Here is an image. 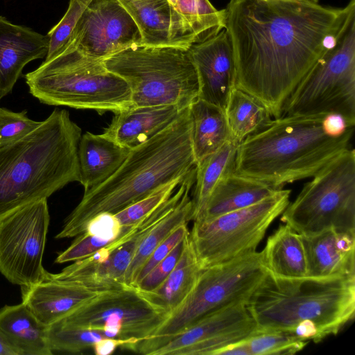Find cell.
Instances as JSON below:
<instances>
[{"label": "cell", "instance_id": "obj_1", "mask_svg": "<svg viewBox=\"0 0 355 355\" xmlns=\"http://www.w3.org/2000/svg\"><path fill=\"white\" fill-rule=\"evenodd\" d=\"M355 0L344 8L297 0H230L225 30L235 87L279 118L287 99L331 42Z\"/></svg>", "mask_w": 355, "mask_h": 355}, {"label": "cell", "instance_id": "obj_2", "mask_svg": "<svg viewBox=\"0 0 355 355\" xmlns=\"http://www.w3.org/2000/svg\"><path fill=\"white\" fill-rule=\"evenodd\" d=\"M191 135L188 107L166 129L131 149L109 178L84 192L55 238L77 236L95 216L115 214L157 189L182 180L196 166Z\"/></svg>", "mask_w": 355, "mask_h": 355}, {"label": "cell", "instance_id": "obj_3", "mask_svg": "<svg viewBox=\"0 0 355 355\" xmlns=\"http://www.w3.org/2000/svg\"><path fill=\"white\" fill-rule=\"evenodd\" d=\"M81 136L69 112L55 109L26 135L0 145V221L80 181Z\"/></svg>", "mask_w": 355, "mask_h": 355}, {"label": "cell", "instance_id": "obj_4", "mask_svg": "<svg viewBox=\"0 0 355 355\" xmlns=\"http://www.w3.org/2000/svg\"><path fill=\"white\" fill-rule=\"evenodd\" d=\"M324 116H281L245 138L237 146L235 172L280 189L312 178L350 148L354 126L338 137L327 135Z\"/></svg>", "mask_w": 355, "mask_h": 355}, {"label": "cell", "instance_id": "obj_5", "mask_svg": "<svg viewBox=\"0 0 355 355\" xmlns=\"http://www.w3.org/2000/svg\"><path fill=\"white\" fill-rule=\"evenodd\" d=\"M245 305L257 331L293 332L299 322L310 320L320 342L354 319L355 275L283 278L267 272Z\"/></svg>", "mask_w": 355, "mask_h": 355}, {"label": "cell", "instance_id": "obj_6", "mask_svg": "<svg viewBox=\"0 0 355 355\" xmlns=\"http://www.w3.org/2000/svg\"><path fill=\"white\" fill-rule=\"evenodd\" d=\"M29 92L42 103L92 110L100 114L132 107L126 82L103 61L64 49L24 76Z\"/></svg>", "mask_w": 355, "mask_h": 355}, {"label": "cell", "instance_id": "obj_7", "mask_svg": "<svg viewBox=\"0 0 355 355\" xmlns=\"http://www.w3.org/2000/svg\"><path fill=\"white\" fill-rule=\"evenodd\" d=\"M103 64L128 84L132 107L175 105L185 109L198 98V78L188 49L137 45Z\"/></svg>", "mask_w": 355, "mask_h": 355}, {"label": "cell", "instance_id": "obj_8", "mask_svg": "<svg viewBox=\"0 0 355 355\" xmlns=\"http://www.w3.org/2000/svg\"><path fill=\"white\" fill-rule=\"evenodd\" d=\"M343 116L355 126V4L287 99L282 116Z\"/></svg>", "mask_w": 355, "mask_h": 355}, {"label": "cell", "instance_id": "obj_9", "mask_svg": "<svg viewBox=\"0 0 355 355\" xmlns=\"http://www.w3.org/2000/svg\"><path fill=\"white\" fill-rule=\"evenodd\" d=\"M266 273L261 252L257 250L202 269L185 302L152 336L135 343L130 349L152 355L171 338L208 313L234 303L246 304Z\"/></svg>", "mask_w": 355, "mask_h": 355}, {"label": "cell", "instance_id": "obj_10", "mask_svg": "<svg viewBox=\"0 0 355 355\" xmlns=\"http://www.w3.org/2000/svg\"><path fill=\"white\" fill-rule=\"evenodd\" d=\"M280 220L300 234L327 229L355 234V150L349 148L307 182Z\"/></svg>", "mask_w": 355, "mask_h": 355}, {"label": "cell", "instance_id": "obj_11", "mask_svg": "<svg viewBox=\"0 0 355 355\" xmlns=\"http://www.w3.org/2000/svg\"><path fill=\"white\" fill-rule=\"evenodd\" d=\"M290 189L251 206L193 222L189 232L198 262L202 269L255 251L272 222L290 202Z\"/></svg>", "mask_w": 355, "mask_h": 355}, {"label": "cell", "instance_id": "obj_12", "mask_svg": "<svg viewBox=\"0 0 355 355\" xmlns=\"http://www.w3.org/2000/svg\"><path fill=\"white\" fill-rule=\"evenodd\" d=\"M49 222L46 198L0 221V272L12 284L29 286L44 280L42 257Z\"/></svg>", "mask_w": 355, "mask_h": 355}, {"label": "cell", "instance_id": "obj_13", "mask_svg": "<svg viewBox=\"0 0 355 355\" xmlns=\"http://www.w3.org/2000/svg\"><path fill=\"white\" fill-rule=\"evenodd\" d=\"M168 315L153 306L135 287L101 293L58 322L102 329L119 338L152 336Z\"/></svg>", "mask_w": 355, "mask_h": 355}, {"label": "cell", "instance_id": "obj_14", "mask_svg": "<svg viewBox=\"0 0 355 355\" xmlns=\"http://www.w3.org/2000/svg\"><path fill=\"white\" fill-rule=\"evenodd\" d=\"M141 40L138 26L118 0H92L64 49L103 61L141 45Z\"/></svg>", "mask_w": 355, "mask_h": 355}, {"label": "cell", "instance_id": "obj_15", "mask_svg": "<svg viewBox=\"0 0 355 355\" xmlns=\"http://www.w3.org/2000/svg\"><path fill=\"white\" fill-rule=\"evenodd\" d=\"M256 331V323L245 303L236 302L203 316L152 355H215Z\"/></svg>", "mask_w": 355, "mask_h": 355}, {"label": "cell", "instance_id": "obj_16", "mask_svg": "<svg viewBox=\"0 0 355 355\" xmlns=\"http://www.w3.org/2000/svg\"><path fill=\"white\" fill-rule=\"evenodd\" d=\"M188 51L198 74V98L225 111L235 87L234 59L226 31L193 44Z\"/></svg>", "mask_w": 355, "mask_h": 355}, {"label": "cell", "instance_id": "obj_17", "mask_svg": "<svg viewBox=\"0 0 355 355\" xmlns=\"http://www.w3.org/2000/svg\"><path fill=\"white\" fill-rule=\"evenodd\" d=\"M138 26L144 46L189 49L198 43L184 19L168 0H118Z\"/></svg>", "mask_w": 355, "mask_h": 355}, {"label": "cell", "instance_id": "obj_18", "mask_svg": "<svg viewBox=\"0 0 355 355\" xmlns=\"http://www.w3.org/2000/svg\"><path fill=\"white\" fill-rule=\"evenodd\" d=\"M300 235L306 255V277L355 275V234L327 229Z\"/></svg>", "mask_w": 355, "mask_h": 355}, {"label": "cell", "instance_id": "obj_19", "mask_svg": "<svg viewBox=\"0 0 355 355\" xmlns=\"http://www.w3.org/2000/svg\"><path fill=\"white\" fill-rule=\"evenodd\" d=\"M49 40L0 16V101L12 90L28 62L46 57Z\"/></svg>", "mask_w": 355, "mask_h": 355}, {"label": "cell", "instance_id": "obj_20", "mask_svg": "<svg viewBox=\"0 0 355 355\" xmlns=\"http://www.w3.org/2000/svg\"><path fill=\"white\" fill-rule=\"evenodd\" d=\"M22 302L44 325L49 327L101 293L82 285L45 278L29 286H21Z\"/></svg>", "mask_w": 355, "mask_h": 355}, {"label": "cell", "instance_id": "obj_21", "mask_svg": "<svg viewBox=\"0 0 355 355\" xmlns=\"http://www.w3.org/2000/svg\"><path fill=\"white\" fill-rule=\"evenodd\" d=\"M184 110L175 105L131 107L114 112L103 134L131 150L168 127Z\"/></svg>", "mask_w": 355, "mask_h": 355}, {"label": "cell", "instance_id": "obj_22", "mask_svg": "<svg viewBox=\"0 0 355 355\" xmlns=\"http://www.w3.org/2000/svg\"><path fill=\"white\" fill-rule=\"evenodd\" d=\"M130 150L103 134L87 132L82 135L78 157L79 182L85 192L109 178L121 166Z\"/></svg>", "mask_w": 355, "mask_h": 355}, {"label": "cell", "instance_id": "obj_23", "mask_svg": "<svg viewBox=\"0 0 355 355\" xmlns=\"http://www.w3.org/2000/svg\"><path fill=\"white\" fill-rule=\"evenodd\" d=\"M278 190L263 182L234 171L225 176L217 184L208 199L201 218L194 222L210 220L251 206L274 195Z\"/></svg>", "mask_w": 355, "mask_h": 355}, {"label": "cell", "instance_id": "obj_24", "mask_svg": "<svg viewBox=\"0 0 355 355\" xmlns=\"http://www.w3.org/2000/svg\"><path fill=\"white\" fill-rule=\"evenodd\" d=\"M0 331L19 355H51L49 327L23 303L0 309Z\"/></svg>", "mask_w": 355, "mask_h": 355}, {"label": "cell", "instance_id": "obj_25", "mask_svg": "<svg viewBox=\"0 0 355 355\" xmlns=\"http://www.w3.org/2000/svg\"><path fill=\"white\" fill-rule=\"evenodd\" d=\"M201 270L189 234L185 239L182 255L167 278L153 291L139 292L153 306L169 316L189 296Z\"/></svg>", "mask_w": 355, "mask_h": 355}, {"label": "cell", "instance_id": "obj_26", "mask_svg": "<svg viewBox=\"0 0 355 355\" xmlns=\"http://www.w3.org/2000/svg\"><path fill=\"white\" fill-rule=\"evenodd\" d=\"M261 252L263 264L270 275L283 278L306 277V260L301 235L288 225H280L268 238Z\"/></svg>", "mask_w": 355, "mask_h": 355}, {"label": "cell", "instance_id": "obj_27", "mask_svg": "<svg viewBox=\"0 0 355 355\" xmlns=\"http://www.w3.org/2000/svg\"><path fill=\"white\" fill-rule=\"evenodd\" d=\"M191 121V146L196 166L231 141L225 111L197 98L189 107Z\"/></svg>", "mask_w": 355, "mask_h": 355}, {"label": "cell", "instance_id": "obj_28", "mask_svg": "<svg viewBox=\"0 0 355 355\" xmlns=\"http://www.w3.org/2000/svg\"><path fill=\"white\" fill-rule=\"evenodd\" d=\"M188 186L174 208L158 222L144 237L124 277L127 286L134 287L139 271L155 249L176 228L192 220L193 202Z\"/></svg>", "mask_w": 355, "mask_h": 355}, {"label": "cell", "instance_id": "obj_29", "mask_svg": "<svg viewBox=\"0 0 355 355\" xmlns=\"http://www.w3.org/2000/svg\"><path fill=\"white\" fill-rule=\"evenodd\" d=\"M238 145L227 142L220 149L196 166L193 198L192 220H198L208 199L217 184L227 175L235 171Z\"/></svg>", "mask_w": 355, "mask_h": 355}, {"label": "cell", "instance_id": "obj_30", "mask_svg": "<svg viewBox=\"0 0 355 355\" xmlns=\"http://www.w3.org/2000/svg\"><path fill=\"white\" fill-rule=\"evenodd\" d=\"M225 113L231 141L236 145L272 120L269 110L259 100L236 87L230 93Z\"/></svg>", "mask_w": 355, "mask_h": 355}, {"label": "cell", "instance_id": "obj_31", "mask_svg": "<svg viewBox=\"0 0 355 355\" xmlns=\"http://www.w3.org/2000/svg\"><path fill=\"white\" fill-rule=\"evenodd\" d=\"M195 33L198 43L225 28V10L216 9L209 0H168Z\"/></svg>", "mask_w": 355, "mask_h": 355}, {"label": "cell", "instance_id": "obj_32", "mask_svg": "<svg viewBox=\"0 0 355 355\" xmlns=\"http://www.w3.org/2000/svg\"><path fill=\"white\" fill-rule=\"evenodd\" d=\"M105 338L117 337L102 329L68 325L60 322L49 327V340L52 351L79 353L92 348L94 343Z\"/></svg>", "mask_w": 355, "mask_h": 355}, {"label": "cell", "instance_id": "obj_33", "mask_svg": "<svg viewBox=\"0 0 355 355\" xmlns=\"http://www.w3.org/2000/svg\"><path fill=\"white\" fill-rule=\"evenodd\" d=\"M246 342L251 355H291L309 343L292 331L257 330Z\"/></svg>", "mask_w": 355, "mask_h": 355}, {"label": "cell", "instance_id": "obj_34", "mask_svg": "<svg viewBox=\"0 0 355 355\" xmlns=\"http://www.w3.org/2000/svg\"><path fill=\"white\" fill-rule=\"evenodd\" d=\"M92 0H70L68 8L60 20L47 33L49 49L45 60H49L67 45L75 26Z\"/></svg>", "mask_w": 355, "mask_h": 355}, {"label": "cell", "instance_id": "obj_35", "mask_svg": "<svg viewBox=\"0 0 355 355\" xmlns=\"http://www.w3.org/2000/svg\"><path fill=\"white\" fill-rule=\"evenodd\" d=\"M183 180V179H182ZM174 181L115 214L121 226L139 223L167 200L182 180Z\"/></svg>", "mask_w": 355, "mask_h": 355}, {"label": "cell", "instance_id": "obj_36", "mask_svg": "<svg viewBox=\"0 0 355 355\" xmlns=\"http://www.w3.org/2000/svg\"><path fill=\"white\" fill-rule=\"evenodd\" d=\"M27 111L16 112L0 107V145L20 139L35 129L41 123L26 115Z\"/></svg>", "mask_w": 355, "mask_h": 355}, {"label": "cell", "instance_id": "obj_37", "mask_svg": "<svg viewBox=\"0 0 355 355\" xmlns=\"http://www.w3.org/2000/svg\"><path fill=\"white\" fill-rule=\"evenodd\" d=\"M186 237L176 245L167 257L135 284L134 287L138 291L141 293L153 291L163 283L173 270L182 255Z\"/></svg>", "mask_w": 355, "mask_h": 355}, {"label": "cell", "instance_id": "obj_38", "mask_svg": "<svg viewBox=\"0 0 355 355\" xmlns=\"http://www.w3.org/2000/svg\"><path fill=\"white\" fill-rule=\"evenodd\" d=\"M189 234V231L187 228V223H184L176 228L166 237L155 249L144 264L139 272L135 284L146 276L158 263L167 257L176 245L182 241Z\"/></svg>", "mask_w": 355, "mask_h": 355}, {"label": "cell", "instance_id": "obj_39", "mask_svg": "<svg viewBox=\"0 0 355 355\" xmlns=\"http://www.w3.org/2000/svg\"><path fill=\"white\" fill-rule=\"evenodd\" d=\"M139 340L141 339L137 338H105L94 343L92 348L96 355H110L118 347H122L128 349L131 345Z\"/></svg>", "mask_w": 355, "mask_h": 355}, {"label": "cell", "instance_id": "obj_40", "mask_svg": "<svg viewBox=\"0 0 355 355\" xmlns=\"http://www.w3.org/2000/svg\"><path fill=\"white\" fill-rule=\"evenodd\" d=\"M322 125L324 133L331 137H340L352 127L347 123L343 116L334 113L325 115L322 119Z\"/></svg>", "mask_w": 355, "mask_h": 355}, {"label": "cell", "instance_id": "obj_41", "mask_svg": "<svg viewBox=\"0 0 355 355\" xmlns=\"http://www.w3.org/2000/svg\"><path fill=\"white\" fill-rule=\"evenodd\" d=\"M215 355H251L246 339L230 344L218 351Z\"/></svg>", "mask_w": 355, "mask_h": 355}, {"label": "cell", "instance_id": "obj_42", "mask_svg": "<svg viewBox=\"0 0 355 355\" xmlns=\"http://www.w3.org/2000/svg\"><path fill=\"white\" fill-rule=\"evenodd\" d=\"M0 355H19L18 351L10 343L0 331Z\"/></svg>", "mask_w": 355, "mask_h": 355}, {"label": "cell", "instance_id": "obj_43", "mask_svg": "<svg viewBox=\"0 0 355 355\" xmlns=\"http://www.w3.org/2000/svg\"><path fill=\"white\" fill-rule=\"evenodd\" d=\"M297 1H309V2H313V3H318V0H297Z\"/></svg>", "mask_w": 355, "mask_h": 355}]
</instances>
